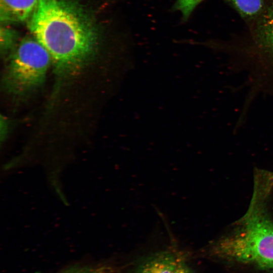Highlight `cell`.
<instances>
[{"label": "cell", "mask_w": 273, "mask_h": 273, "mask_svg": "<svg viewBox=\"0 0 273 273\" xmlns=\"http://www.w3.org/2000/svg\"><path fill=\"white\" fill-rule=\"evenodd\" d=\"M182 259L178 262L173 273H194L192 268Z\"/></svg>", "instance_id": "10"}, {"label": "cell", "mask_w": 273, "mask_h": 273, "mask_svg": "<svg viewBox=\"0 0 273 273\" xmlns=\"http://www.w3.org/2000/svg\"><path fill=\"white\" fill-rule=\"evenodd\" d=\"M272 190L269 181H254L246 213L229 233L211 243L212 256L273 271V218L268 208Z\"/></svg>", "instance_id": "2"}, {"label": "cell", "mask_w": 273, "mask_h": 273, "mask_svg": "<svg viewBox=\"0 0 273 273\" xmlns=\"http://www.w3.org/2000/svg\"><path fill=\"white\" fill-rule=\"evenodd\" d=\"M204 0H176L173 9L179 12L183 21H187L195 9Z\"/></svg>", "instance_id": "9"}, {"label": "cell", "mask_w": 273, "mask_h": 273, "mask_svg": "<svg viewBox=\"0 0 273 273\" xmlns=\"http://www.w3.org/2000/svg\"><path fill=\"white\" fill-rule=\"evenodd\" d=\"M57 273H113V271L111 267L106 265L79 263L69 266Z\"/></svg>", "instance_id": "8"}, {"label": "cell", "mask_w": 273, "mask_h": 273, "mask_svg": "<svg viewBox=\"0 0 273 273\" xmlns=\"http://www.w3.org/2000/svg\"><path fill=\"white\" fill-rule=\"evenodd\" d=\"M38 0H0L1 20L21 22L31 17Z\"/></svg>", "instance_id": "6"}, {"label": "cell", "mask_w": 273, "mask_h": 273, "mask_svg": "<svg viewBox=\"0 0 273 273\" xmlns=\"http://www.w3.org/2000/svg\"><path fill=\"white\" fill-rule=\"evenodd\" d=\"M52 62L47 50L34 38L21 40L10 56L3 84L9 93L24 96L44 82Z\"/></svg>", "instance_id": "3"}, {"label": "cell", "mask_w": 273, "mask_h": 273, "mask_svg": "<svg viewBox=\"0 0 273 273\" xmlns=\"http://www.w3.org/2000/svg\"><path fill=\"white\" fill-rule=\"evenodd\" d=\"M245 20L251 23L260 14L263 0H226Z\"/></svg>", "instance_id": "7"}, {"label": "cell", "mask_w": 273, "mask_h": 273, "mask_svg": "<svg viewBox=\"0 0 273 273\" xmlns=\"http://www.w3.org/2000/svg\"><path fill=\"white\" fill-rule=\"evenodd\" d=\"M29 29L48 52L56 73H76L93 56L97 33L91 21L66 0H38Z\"/></svg>", "instance_id": "1"}, {"label": "cell", "mask_w": 273, "mask_h": 273, "mask_svg": "<svg viewBox=\"0 0 273 273\" xmlns=\"http://www.w3.org/2000/svg\"><path fill=\"white\" fill-rule=\"evenodd\" d=\"M181 258L173 250L156 251L138 263L132 273H173Z\"/></svg>", "instance_id": "5"}, {"label": "cell", "mask_w": 273, "mask_h": 273, "mask_svg": "<svg viewBox=\"0 0 273 273\" xmlns=\"http://www.w3.org/2000/svg\"><path fill=\"white\" fill-rule=\"evenodd\" d=\"M250 26L251 37L256 49L273 58V0H263L261 12Z\"/></svg>", "instance_id": "4"}]
</instances>
